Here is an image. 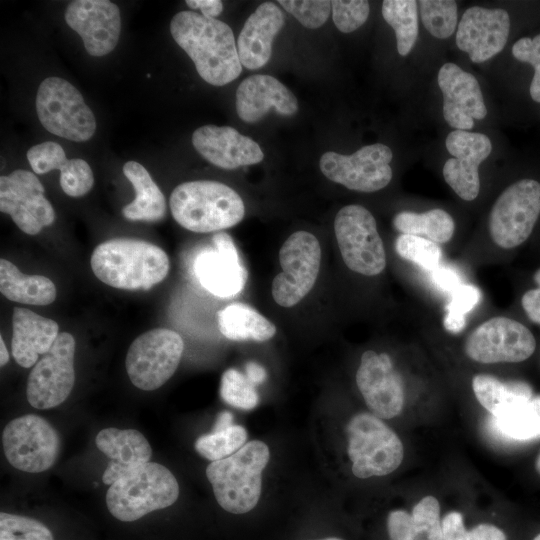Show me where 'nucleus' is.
Masks as SVG:
<instances>
[{
    "instance_id": "nucleus-24",
    "label": "nucleus",
    "mask_w": 540,
    "mask_h": 540,
    "mask_svg": "<svg viewBox=\"0 0 540 540\" xmlns=\"http://www.w3.org/2000/svg\"><path fill=\"white\" fill-rule=\"evenodd\" d=\"M274 109L290 116L298 111L295 95L270 75H252L244 79L236 91V111L246 123H255Z\"/></svg>"
},
{
    "instance_id": "nucleus-23",
    "label": "nucleus",
    "mask_w": 540,
    "mask_h": 540,
    "mask_svg": "<svg viewBox=\"0 0 540 540\" xmlns=\"http://www.w3.org/2000/svg\"><path fill=\"white\" fill-rule=\"evenodd\" d=\"M192 143L203 158L222 169L256 164L264 158L253 139L230 126H202L193 132Z\"/></svg>"
},
{
    "instance_id": "nucleus-8",
    "label": "nucleus",
    "mask_w": 540,
    "mask_h": 540,
    "mask_svg": "<svg viewBox=\"0 0 540 540\" xmlns=\"http://www.w3.org/2000/svg\"><path fill=\"white\" fill-rule=\"evenodd\" d=\"M334 232L342 259L353 272L375 276L386 267V253L375 218L357 204L344 206L334 220Z\"/></svg>"
},
{
    "instance_id": "nucleus-2",
    "label": "nucleus",
    "mask_w": 540,
    "mask_h": 540,
    "mask_svg": "<svg viewBox=\"0 0 540 540\" xmlns=\"http://www.w3.org/2000/svg\"><path fill=\"white\" fill-rule=\"evenodd\" d=\"M169 259L164 250L144 240L115 238L99 244L91 268L103 283L118 289L148 290L165 279Z\"/></svg>"
},
{
    "instance_id": "nucleus-45",
    "label": "nucleus",
    "mask_w": 540,
    "mask_h": 540,
    "mask_svg": "<svg viewBox=\"0 0 540 540\" xmlns=\"http://www.w3.org/2000/svg\"><path fill=\"white\" fill-rule=\"evenodd\" d=\"M331 6L334 24L343 33L353 32L362 26L370 11L369 2L365 0H334Z\"/></svg>"
},
{
    "instance_id": "nucleus-40",
    "label": "nucleus",
    "mask_w": 540,
    "mask_h": 540,
    "mask_svg": "<svg viewBox=\"0 0 540 540\" xmlns=\"http://www.w3.org/2000/svg\"><path fill=\"white\" fill-rule=\"evenodd\" d=\"M481 292L472 284H462L451 293L443 320L444 328L453 334L460 333L466 326V315L479 303Z\"/></svg>"
},
{
    "instance_id": "nucleus-19",
    "label": "nucleus",
    "mask_w": 540,
    "mask_h": 540,
    "mask_svg": "<svg viewBox=\"0 0 540 540\" xmlns=\"http://www.w3.org/2000/svg\"><path fill=\"white\" fill-rule=\"evenodd\" d=\"M65 21L78 33L86 51L95 57L110 53L121 32L120 10L108 0H76L65 10Z\"/></svg>"
},
{
    "instance_id": "nucleus-54",
    "label": "nucleus",
    "mask_w": 540,
    "mask_h": 540,
    "mask_svg": "<svg viewBox=\"0 0 540 540\" xmlns=\"http://www.w3.org/2000/svg\"><path fill=\"white\" fill-rule=\"evenodd\" d=\"M534 281L540 287V269H538L534 274Z\"/></svg>"
},
{
    "instance_id": "nucleus-27",
    "label": "nucleus",
    "mask_w": 540,
    "mask_h": 540,
    "mask_svg": "<svg viewBox=\"0 0 540 540\" xmlns=\"http://www.w3.org/2000/svg\"><path fill=\"white\" fill-rule=\"evenodd\" d=\"M59 335L58 324L30 309L15 307L12 316L11 348L15 361L24 368L34 366Z\"/></svg>"
},
{
    "instance_id": "nucleus-20",
    "label": "nucleus",
    "mask_w": 540,
    "mask_h": 540,
    "mask_svg": "<svg viewBox=\"0 0 540 540\" xmlns=\"http://www.w3.org/2000/svg\"><path fill=\"white\" fill-rule=\"evenodd\" d=\"M214 248L201 251L194 261V272L211 294L229 298L239 294L247 281V271L237 248L227 233L213 236Z\"/></svg>"
},
{
    "instance_id": "nucleus-26",
    "label": "nucleus",
    "mask_w": 540,
    "mask_h": 540,
    "mask_svg": "<svg viewBox=\"0 0 540 540\" xmlns=\"http://www.w3.org/2000/svg\"><path fill=\"white\" fill-rule=\"evenodd\" d=\"M284 15L272 2H265L246 20L237 40L241 65L249 70L263 67L270 60L274 37L284 25Z\"/></svg>"
},
{
    "instance_id": "nucleus-1",
    "label": "nucleus",
    "mask_w": 540,
    "mask_h": 540,
    "mask_svg": "<svg viewBox=\"0 0 540 540\" xmlns=\"http://www.w3.org/2000/svg\"><path fill=\"white\" fill-rule=\"evenodd\" d=\"M170 32L207 83L223 86L241 74L237 44L226 23L194 11H181L172 18Z\"/></svg>"
},
{
    "instance_id": "nucleus-14",
    "label": "nucleus",
    "mask_w": 540,
    "mask_h": 540,
    "mask_svg": "<svg viewBox=\"0 0 540 540\" xmlns=\"http://www.w3.org/2000/svg\"><path fill=\"white\" fill-rule=\"evenodd\" d=\"M535 347V338L525 325L502 316L477 326L464 345L470 359L484 364L522 362L533 354Z\"/></svg>"
},
{
    "instance_id": "nucleus-18",
    "label": "nucleus",
    "mask_w": 540,
    "mask_h": 540,
    "mask_svg": "<svg viewBox=\"0 0 540 540\" xmlns=\"http://www.w3.org/2000/svg\"><path fill=\"white\" fill-rule=\"evenodd\" d=\"M445 144L454 157L443 166L444 180L460 198L473 201L480 191L479 166L490 155L492 143L485 134L454 130Z\"/></svg>"
},
{
    "instance_id": "nucleus-31",
    "label": "nucleus",
    "mask_w": 540,
    "mask_h": 540,
    "mask_svg": "<svg viewBox=\"0 0 540 540\" xmlns=\"http://www.w3.org/2000/svg\"><path fill=\"white\" fill-rule=\"evenodd\" d=\"M217 321L222 335L233 341L264 342L276 333L271 321L244 303H232L219 310Z\"/></svg>"
},
{
    "instance_id": "nucleus-28",
    "label": "nucleus",
    "mask_w": 540,
    "mask_h": 540,
    "mask_svg": "<svg viewBox=\"0 0 540 540\" xmlns=\"http://www.w3.org/2000/svg\"><path fill=\"white\" fill-rule=\"evenodd\" d=\"M390 540H442L440 505L433 496L422 498L411 513L393 510L387 517Z\"/></svg>"
},
{
    "instance_id": "nucleus-51",
    "label": "nucleus",
    "mask_w": 540,
    "mask_h": 540,
    "mask_svg": "<svg viewBox=\"0 0 540 540\" xmlns=\"http://www.w3.org/2000/svg\"><path fill=\"white\" fill-rule=\"evenodd\" d=\"M245 376L253 385H255L264 382L267 373L263 366L254 361H249L245 365Z\"/></svg>"
},
{
    "instance_id": "nucleus-5",
    "label": "nucleus",
    "mask_w": 540,
    "mask_h": 540,
    "mask_svg": "<svg viewBox=\"0 0 540 540\" xmlns=\"http://www.w3.org/2000/svg\"><path fill=\"white\" fill-rule=\"evenodd\" d=\"M179 485L165 466L148 462L108 488L106 504L118 520L131 522L178 499Z\"/></svg>"
},
{
    "instance_id": "nucleus-10",
    "label": "nucleus",
    "mask_w": 540,
    "mask_h": 540,
    "mask_svg": "<svg viewBox=\"0 0 540 540\" xmlns=\"http://www.w3.org/2000/svg\"><path fill=\"white\" fill-rule=\"evenodd\" d=\"M539 215L540 183L518 180L500 194L491 209V239L500 248H515L531 235Z\"/></svg>"
},
{
    "instance_id": "nucleus-3",
    "label": "nucleus",
    "mask_w": 540,
    "mask_h": 540,
    "mask_svg": "<svg viewBox=\"0 0 540 540\" xmlns=\"http://www.w3.org/2000/svg\"><path fill=\"white\" fill-rule=\"evenodd\" d=\"M169 203L176 222L197 233L233 227L245 215L244 202L239 194L217 181L181 183L172 191Z\"/></svg>"
},
{
    "instance_id": "nucleus-52",
    "label": "nucleus",
    "mask_w": 540,
    "mask_h": 540,
    "mask_svg": "<svg viewBox=\"0 0 540 540\" xmlns=\"http://www.w3.org/2000/svg\"><path fill=\"white\" fill-rule=\"evenodd\" d=\"M232 425H234L232 413L229 411H222L217 416L212 432L223 431Z\"/></svg>"
},
{
    "instance_id": "nucleus-25",
    "label": "nucleus",
    "mask_w": 540,
    "mask_h": 540,
    "mask_svg": "<svg viewBox=\"0 0 540 540\" xmlns=\"http://www.w3.org/2000/svg\"><path fill=\"white\" fill-rule=\"evenodd\" d=\"M95 441L98 449L111 459L102 476L106 485L145 465L152 455L148 440L134 429L106 428L97 434Z\"/></svg>"
},
{
    "instance_id": "nucleus-29",
    "label": "nucleus",
    "mask_w": 540,
    "mask_h": 540,
    "mask_svg": "<svg viewBox=\"0 0 540 540\" xmlns=\"http://www.w3.org/2000/svg\"><path fill=\"white\" fill-rule=\"evenodd\" d=\"M123 173L134 187L135 199L122 209L123 216L131 221L156 222L166 214V201L146 168L136 161H128Z\"/></svg>"
},
{
    "instance_id": "nucleus-46",
    "label": "nucleus",
    "mask_w": 540,
    "mask_h": 540,
    "mask_svg": "<svg viewBox=\"0 0 540 540\" xmlns=\"http://www.w3.org/2000/svg\"><path fill=\"white\" fill-rule=\"evenodd\" d=\"M27 159L36 174L61 170L68 161L63 148L53 141L42 142L31 147L27 152Z\"/></svg>"
},
{
    "instance_id": "nucleus-16",
    "label": "nucleus",
    "mask_w": 540,
    "mask_h": 540,
    "mask_svg": "<svg viewBox=\"0 0 540 540\" xmlns=\"http://www.w3.org/2000/svg\"><path fill=\"white\" fill-rule=\"evenodd\" d=\"M0 210L29 235L38 234L55 220L43 185L33 172L22 169L0 177Z\"/></svg>"
},
{
    "instance_id": "nucleus-32",
    "label": "nucleus",
    "mask_w": 540,
    "mask_h": 540,
    "mask_svg": "<svg viewBox=\"0 0 540 540\" xmlns=\"http://www.w3.org/2000/svg\"><path fill=\"white\" fill-rule=\"evenodd\" d=\"M472 388L478 402L493 417L510 405L533 397L532 388L526 382L501 381L486 374L474 376Z\"/></svg>"
},
{
    "instance_id": "nucleus-41",
    "label": "nucleus",
    "mask_w": 540,
    "mask_h": 540,
    "mask_svg": "<svg viewBox=\"0 0 540 540\" xmlns=\"http://www.w3.org/2000/svg\"><path fill=\"white\" fill-rule=\"evenodd\" d=\"M441 524L442 540H507L505 533L492 524L482 523L467 530L458 511L446 514Z\"/></svg>"
},
{
    "instance_id": "nucleus-48",
    "label": "nucleus",
    "mask_w": 540,
    "mask_h": 540,
    "mask_svg": "<svg viewBox=\"0 0 540 540\" xmlns=\"http://www.w3.org/2000/svg\"><path fill=\"white\" fill-rule=\"evenodd\" d=\"M430 273L433 283L442 290L452 293L460 285H462L459 276L452 268L439 265Z\"/></svg>"
},
{
    "instance_id": "nucleus-47",
    "label": "nucleus",
    "mask_w": 540,
    "mask_h": 540,
    "mask_svg": "<svg viewBox=\"0 0 540 540\" xmlns=\"http://www.w3.org/2000/svg\"><path fill=\"white\" fill-rule=\"evenodd\" d=\"M512 54L518 61L533 66L534 76L529 91L531 98L540 103V34L534 38H520L514 43Z\"/></svg>"
},
{
    "instance_id": "nucleus-33",
    "label": "nucleus",
    "mask_w": 540,
    "mask_h": 540,
    "mask_svg": "<svg viewBox=\"0 0 540 540\" xmlns=\"http://www.w3.org/2000/svg\"><path fill=\"white\" fill-rule=\"evenodd\" d=\"M393 225L401 234L422 237L437 244L447 243L455 231L453 218L442 209L423 213L403 211L394 216Z\"/></svg>"
},
{
    "instance_id": "nucleus-44",
    "label": "nucleus",
    "mask_w": 540,
    "mask_h": 540,
    "mask_svg": "<svg viewBox=\"0 0 540 540\" xmlns=\"http://www.w3.org/2000/svg\"><path fill=\"white\" fill-rule=\"evenodd\" d=\"M279 4L303 26L319 28L328 19L332 6L328 0H279Z\"/></svg>"
},
{
    "instance_id": "nucleus-38",
    "label": "nucleus",
    "mask_w": 540,
    "mask_h": 540,
    "mask_svg": "<svg viewBox=\"0 0 540 540\" xmlns=\"http://www.w3.org/2000/svg\"><path fill=\"white\" fill-rule=\"evenodd\" d=\"M395 250L401 258L429 272L437 268L442 259L439 244L413 235H399L395 241Z\"/></svg>"
},
{
    "instance_id": "nucleus-53",
    "label": "nucleus",
    "mask_w": 540,
    "mask_h": 540,
    "mask_svg": "<svg viewBox=\"0 0 540 540\" xmlns=\"http://www.w3.org/2000/svg\"><path fill=\"white\" fill-rule=\"evenodd\" d=\"M0 365L4 366L9 361V353L2 337H0Z\"/></svg>"
},
{
    "instance_id": "nucleus-37",
    "label": "nucleus",
    "mask_w": 540,
    "mask_h": 540,
    "mask_svg": "<svg viewBox=\"0 0 540 540\" xmlns=\"http://www.w3.org/2000/svg\"><path fill=\"white\" fill-rule=\"evenodd\" d=\"M422 23L435 38L450 37L457 24V3L451 0H421L418 2Z\"/></svg>"
},
{
    "instance_id": "nucleus-55",
    "label": "nucleus",
    "mask_w": 540,
    "mask_h": 540,
    "mask_svg": "<svg viewBox=\"0 0 540 540\" xmlns=\"http://www.w3.org/2000/svg\"><path fill=\"white\" fill-rule=\"evenodd\" d=\"M536 470L540 474V454L536 460Z\"/></svg>"
},
{
    "instance_id": "nucleus-12",
    "label": "nucleus",
    "mask_w": 540,
    "mask_h": 540,
    "mask_svg": "<svg viewBox=\"0 0 540 540\" xmlns=\"http://www.w3.org/2000/svg\"><path fill=\"white\" fill-rule=\"evenodd\" d=\"M282 272L272 282V296L282 307L299 303L313 288L321 263L318 239L307 231L290 235L279 251Z\"/></svg>"
},
{
    "instance_id": "nucleus-9",
    "label": "nucleus",
    "mask_w": 540,
    "mask_h": 540,
    "mask_svg": "<svg viewBox=\"0 0 540 540\" xmlns=\"http://www.w3.org/2000/svg\"><path fill=\"white\" fill-rule=\"evenodd\" d=\"M184 350L182 337L167 328H155L130 345L125 366L134 386L145 391L161 387L175 373Z\"/></svg>"
},
{
    "instance_id": "nucleus-30",
    "label": "nucleus",
    "mask_w": 540,
    "mask_h": 540,
    "mask_svg": "<svg viewBox=\"0 0 540 540\" xmlns=\"http://www.w3.org/2000/svg\"><path fill=\"white\" fill-rule=\"evenodd\" d=\"M0 291L9 300L44 306L56 299V287L47 277L23 274L7 259L0 260Z\"/></svg>"
},
{
    "instance_id": "nucleus-34",
    "label": "nucleus",
    "mask_w": 540,
    "mask_h": 540,
    "mask_svg": "<svg viewBox=\"0 0 540 540\" xmlns=\"http://www.w3.org/2000/svg\"><path fill=\"white\" fill-rule=\"evenodd\" d=\"M495 428L516 441L540 438V396L516 402L493 417Z\"/></svg>"
},
{
    "instance_id": "nucleus-39",
    "label": "nucleus",
    "mask_w": 540,
    "mask_h": 540,
    "mask_svg": "<svg viewBox=\"0 0 540 540\" xmlns=\"http://www.w3.org/2000/svg\"><path fill=\"white\" fill-rule=\"evenodd\" d=\"M220 396L228 405L242 410H251L259 403V395L254 385L234 368L223 373Z\"/></svg>"
},
{
    "instance_id": "nucleus-22",
    "label": "nucleus",
    "mask_w": 540,
    "mask_h": 540,
    "mask_svg": "<svg viewBox=\"0 0 540 540\" xmlns=\"http://www.w3.org/2000/svg\"><path fill=\"white\" fill-rule=\"evenodd\" d=\"M438 85L443 94V116L455 130H471L474 119L487 115L479 82L471 73L448 62L438 72Z\"/></svg>"
},
{
    "instance_id": "nucleus-50",
    "label": "nucleus",
    "mask_w": 540,
    "mask_h": 540,
    "mask_svg": "<svg viewBox=\"0 0 540 540\" xmlns=\"http://www.w3.org/2000/svg\"><path fill=\"white\" fill-rule=\"evenodd\" d=\"M186 4L191 9H200L202 15L207 18L217 17L223 9V4L219 0H187Z\"/></svg>"
},
{
    "instance_id": "nucleus-21",
    "label": "nucleus",
    "mask_w": 540,
    "mask_h": 540,
    "mask_svg": "<svg viewBox=\"0 0 540 540\" xmlns=\"http://www.w3.org/2000/svg\"><path fill=\"white\" fill-rule=\"evenodd\" d=\"M510 17L504 9L472 6L465 10L456 31V45L474 63L500 53L507 42Z\"/></svg>"
},
{
    "instance_id": "nucleus-6",
    "label": "nucleus",
    "mask_w": 540,
    "mask_h": 540,
    "mask_svg": "<svg viewBox=\"0 0 540 540\" xmlns=\"http://www.w3.org/2000/svg\"><path fill=\"white\" fill-rule=\"evenodd\" d=\"M347 453L352 473L361 479L385 476L396 470L404 457L397 434L372 413H359L346 427Z\"/></svg>"
},
{
    "instance_id": "nucleus-11",
    "label": "nucleus",
    "mask_w": 540,
    "mask_h": 540,
    "mask_svg": "<svg viewBox=\"0 0 540 540\" xmlns=\"http://www.w3.org/2000/svg\"><path fill=\"white\" fill-rule=\"evenodd\" d=\"M2 443L8 462L29 473L52 467L60 451L57 431L47 420L34 414L10 421L3 430Z\"/></svg>"
},
{
    "instance_id": "nucleus-15",
    "label": "nucleus",
    "mask_w": 540,
    "mask_h": 540,
    "mask_svg": "<svg viewBox=\"0 0 540 540\" xmlns=\"http://www.w3.org/2000/svg\"><path fill=\"white\" fill-rule=\"evenodd\" d=\"M74 355V337L68 332L59 333L28 376L26 394L33 407L49 409L67 399L75 382Z\"/></svg>"
},
{
    "instance_id": "nucleus-56",
    "label": "nucleus",
    "mask_w": 540,
    "mask_h": 540,
    "mask_svg": "<svg viewBox=\"0 0 540 540\" xmlns=\"http://www.w3.org/2000/svg\"><path fill=\"white\" fill-rule=\"evenodd\" d=\"M317 540H343V539L337 538V537H327V538H322V539H317Z\"/></svg>"
},
{
    "instance_id": "nucleus-7",
    "label": "nucleus",
    "mask_w": 540,
    "mask_h": 540,
    "mask_svg": "<svg viewBox=\"0 0 540 540\" xmlns=\"http://www.w3.org/2000/svg\"><path fill=\"white\" fill-rule=\"evenodd\" d=\"M36 111L42 126L56 136L83 142L95 133L93 112L81 93L63 78L53 76L41 82Z\"/></svg>"
},
{
    "instance_id": "nucleus-13",
    "label": "nucleus",
    "mask_w": 540,
    "mask_h": 540,
    "mask_svg": "<svg viewBox=\"0 0 540 540\" xmlns=\"http://www.w3.org/2000/svg\"><path fill=\"white\" fill-rule=\"evenodd\" d=\"M391 149L380 143L367 145L351 155L326 152L319 165L331 181L354 191L371 193L386 187L392 179Z\"/></svg>"
},
{
    "instance_id": "nucleus-43",
    "label": "nucleus",
    "mask_w": 540,
    "mask_h": 540,
    "mask_svg": "<svg viewBox=\"0 0 540 540\" xmlns=\"http://www.w3.org/2000/svg\"><path fill=\"white\" fill-rule=\"evenodd\" d=\"M60 171V186L68 196L81 197L91 190L94 183L93 173L83 159H68Z\"/></svg>"
},
{
    "instance_id": "nucleus-17",
    "label": "nucleus",
    "mask_w": 540,
    "mask_h": 540,
    "mask_svg": "<svg viewBox=\"0 0 540 540\" xmlns=\"http://www.w3.org/2000/svg\"><path fill=\"white\" fill-rule=\"evenodd\" d=\"M356 383L372 414L391 419L401 413L403 382L387 353L365 351L356 372Z\"/></svg>"
},
{
    "instance_id": "nucleus-49",
    "label": "nucleus",
    "mask_w": 540,
    "mask_h": 540,
    "mask_svg": "<svg viewBox=\"0 0 540 540\" xmlns=\"http://www.w3.org/2000/svg\"><path fill=\"white\" fill-rule=\"evenodd\" d=\"M521 305L528 318L540 325V287L526 291L521 298Z\"/></svg>"
},
{
    "instance_id": "nucleus-42",
    "label": "nucleus",
    "mask_w": 540,
    "mask_h": 540,
    "mask_svg": "<svg viewBox=\"0 0 540 540\" xmlns=\"http://www.w3.org/2000/svg\"><path fill=\"white\" fill-rule=\"evenodd\" d=\"M0 540H54L40 521L6 512L0 513Z\"/></svg>"
},
{
    "instance_id": "nucleus-36",
    "label": "nucleus",
    "mask_w": 540,
    "mask_h": 540,
    "mask_svg": "<svg viewBox=\"0 0 540 540\" xmlns=\"http://www.w3.org/2000/svg\"><path fill=\"white\" fill-rule=\"evenodd\" d=\"M247 431L241 425L200 436L195 442V450L210 461H217L231 456L244 446Z\"/></svg>"
},
{
    "instance_id": "nucleus-57",
    "label": "nucleus",
    "mask_w": 540,
    "mask_h": 540,
    "mask_svg": "<svg viewBox=\"0 0 540 540\" xmlns=\"http://www.w3.org/2000/svg\"><path fill=\"white\" fill-rule=\"evenodd\" d=\"M533 540H540V534H538L537 536H535Z\"/></svg>"
},
{
    "instance_id": "nucleus-4",
    "label": "nucleus",
    "mask_w": 540,
    "mask_h": 540,
    "mask_svg": "<svg viewBox=\"0 0 540 540\" xmlns=\"http://www.w3.org/2000/svg\"><path fill=\"white\" fill-rule=\"evenodd\" d=\"M270 459L268 446L252 440L229 457L211 462L206 476L218 504L233 514L251 511L262 492V472Z\"/></svg>"
},
{
    "instance_id": "nucleus-35",
    "label": "nucleus",
    "mask_w": 540,
    "mask_h": 540,
    "mask_svg": "<svg viewBox=\"0 0 540 540\" xmlns=\"http://www.w3.org/2000/svg\"><path fill=\"white\" fill-rule=\"evenodd\" d=\"M418 2L414 0H385L382 16L394 29L397 51L401 56L410 53L418 37Z\"/></svg>"
}]
</instances>
